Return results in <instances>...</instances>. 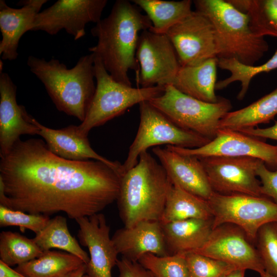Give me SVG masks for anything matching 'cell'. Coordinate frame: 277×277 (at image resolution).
Returning <instances> with one entry per match:
<instances>
[{"label":"cell","mask_w":277,"mask_h":277,"mask_svg":"<svg viewBox=\"0 0 277 277\" xmlns=\"http://www.w3.org/2000/svg\"><path fill=\"white\" fill-rule=\"evenodd\" d=\"M189 277H221L234 266L195 252L185 254Z\"/></svg>","instance_id":"obj_34"},{"label":"cell","mask_w":277,"mask_h":277,"mask_svg":"<svg viewBox=\"0 0 277 277\" xmlns=\"http://www.w3.org/2000/svg\"><path fill=\"white\" fill-rule=\"evenodd\" d=\"M140 8L127 0H117L110 14L101 19L91 29L97 38L95 46L89 48L98 57L106 70L116 81L132 86L128 76L130 70H140L136 57L140 33L152 27L146 14Z\"/></svg>","instance_id":"obj_2"},{"label":"cell","mask_w":277,"mask_h":277,"mask_svg":"<svg viewBox=\"0 0 277 277\" xmlns=\"http://www.w3.org/2000/svg\"><path fill=\"white\" fill-rule=\"evenodd\" d=\"M116 266L119 272L118 277H153L138 262L124 258L118 259Z\"/></svg>","instance_id":"obj_37"},{"label":"cell","mask_w":277,"mask_h":277,"mask_svg":"<svg viewBox=\"0 0 277 277\" xmlns=\"http://www.w3.org/2000/svg\"><path fill=\"white\" fill-rule=\"evenodd\" d=\"M217 66L230 72L229 77L218 81L215 89L221 90L235 82L241 83V90L237 96L242 100L248 90L251 80L256 75L277 69V50L266 62L258 66L244 64L234 58H217Z\"/></svg>","instance_id":"obj_30"},{"label":"cell","mask_w":277,"mask_h":277,"mask_svg":"<svg viewBox=\"0 0 277 277\" xmlns=\"http://www.w3.org/2000/svg\"><path fill=\"white\" fill-rule=\"evenodd\" d=\"M111 238L118 254L132 262H138L147 253L170 255L159 221H143L129 228L124 227Z\"/></svg>","instance_id":"obj_20"},{"label":"cell","mask_w":277,"mask_h":277,"mask_svg":"<svg viewBox=\"0 0 277 277\" xmlns=\"http://www.w3.org/2000/svg\"><path fill=\"white\" fill-rule=\"evenodd\" d=\"M139 109L138 128L129 147L127 158L122 164L123 174L134 167L140 154L150 147L165 144L185 148H197L210 141L180 127L149 101L140 103Z\"/></svg>","instance_id":"obj_8"},{"label":"cell","mask_w":277,"mask_h":277,"mask_svg":"<svg viewBox=\"0 0 277 277\" xmlns=\"http://www.w3.org/2000/svg\"><path fill=\"white\" fill-rule=\"evenodd\" d=\"M152 152L173 185L207 201L214 193L198 157L180 153L166 146L153 147Z\"/></svg>","instance_id":"obj_18"},{"label":"cell","mask_w":277,"mask_h":277,"mask_svg":"<svg viewBox=\"0 0 277 277\" xmlns=\"http://www.w3.org/2000/svg\"><path fill=\"white\" fill-rule=\"evenodd\" d=\"M86 274V264H83L77 269L68 273L63 277H83Z\"/></svg>","instance_id":"obj_40"},{"label":"cell","mask_w":277,"mask_h":277,"mask_svg":"<svg viewBox=\"0 0 277 277\" xmlns=\"http://www.w3.org/2000/svg\"><path fill=\"white\" fill-rule=\"evenodd\" d=\"M254 244L265 272L277 277V223L262 226Z\"/></svg>","instance_id":"obj_33"},{"label":"cell","mask_w":277,"mask_h":277,"mask_svg":"<svg viewBox=\"0 0 277 277\" xmlns=\"http://www.w3.org/2000/svg\"><path fill=\"white\" fill-rule=\"evenodd\" d=\"M94 58L93 53L83 55L69 69L57 59L46 61L30 55L27 64L44 84L57 109L82 122L96 88Z\"/></svg>","instance_id":"obj_4"},{"label":"cell","mask_w":277,"mask_h":277,"mask_svg":"<svg viewBox=\"0 0 277 277\" xmlns=\"http://www.w3.org/2000/svg\"><path fill=\"white\" fill-rule=\"evenodd\" d=\"M166 34L175 48L181 66L196 65L217 56L212 23L205 15L196 10L172 27Z\"/></svg>","instance_id":"obj_13"},{"label":"cell","mask_w":277,"mask_h":277,"mask_svg":"<svg viewBox=\"0 0 277 277\" xmlns=\"http://www.w3.org/2000/svg\"><path fill=\"white\" fill-rule=\"evenodd\" d=\"M239 131L258 138H269L277 141V121L273 125L268 128L253 127L244 129Z\"/></svg>","instance_id":"obj_38"},{"label":"cell","mask_w":277,"mask_h":277,"mask_svg":"<svg viewBox=\"0 0 277 277\" xmlns=\"http://www.w3.org/2000/svg\"><path fill=\"white\" fill-rule=\"evenodd\" d=\"M232 5L249 17L257 35L277 37V0H230Z\"/></svg>","instance_id":"obj_29"},{"label":"cell","mask_w":277,"mask_h":277,"mask_svg":"<svg viewBox=\"0 0 277 277\" xmlns=\"http://www.w3.org/2000/svg\"><path fill=\"white\" fill-rule=\"evenodd\" d=\"M277 114V88L249 105L227 113L220 121L219 129L235 131L268 123Z\"/></svg>","instance_id":"obj_24"},{"label":"cell","mask_w":277,"mask_h":277,"mask_svg":"<svg viewBox=\"0 0 277 277\" xmlns=\"http://www.w3.org/2000/svg\"><path fill=\"white\" fill-rule=\"evenodd\" d=\"M16 86L10 76L0 72V156H5L22 135H39L25 107L16 102Z\"/></svg>","instance_id":"obj_17"},{"label":"cell","mask_w":277,"mask_h":277,"mask_svg":"<svg viewBox=\"0 0 277 277\" xmlns=\"http://www.w3.org/2000/svg\"><path fill=\"white\" fill-rule=\"evenodd\" d=\"M217 58H212L194 65L181 66L172 84L181 92L199 100L216 103L215 93Z\"/></svg>","instance_id":"obj_23"},{"label":"cell","mask_w":277,"mask_h":277,"mask_svg":"<svg viewBox=\"0 0 277 277\" xmlns=\"http://www.w3.org/2000/svg\"><path fill=\"white\" fill-rule=\"evenodd\" d=\"M246 270L240 268H235L221 277H245Z\"/></svg>","instance_id":"obj_41"},{"label":"cell","mask_w":277,"mask_h":277,"mask_svg":"<svg viewBox=\"0 0 277 277\" xmlns=\"http://www.w3.org/2000/svg\"><path fill=\"white\" fill-rule=\"evenodd\" d=\"M191 219H213L208 201L173 185L167 196L161 223Z\"/></svg>","instance_id":"obj_25"},{"label":"cell","mask_w":277,"mask_h":277,"mask_svg":"<svg viewBox=\"0 0 277 277\" xmlns=\"http://www.w3.org/2000/svg\"><path fill=\"white\" fill-rule=\"evenodd\" d=\"M138 262L153 277H189L185 254L158 256L147 253Z\"/></svg>","instance_id":"obj_32"},{"label":"cell","mask_w":277,"mask_h":277,"mask_svg":"<svg viewBox=\"0 0 277 277\" xmlns=\"http://www.w3.org/2000/svg\"><path fill=\"white\" fill-rule=\"evenodd\" d=\"M47 2L25 0L19 2L21 8H14L9 6L4 0L0 1V55L3 60L16 59L21 38L30 31L36 15Z\"/></svg>","instance_id":"obj_21"},{"label":"cell","mask_w":277,"mask_h":277,"mask_svg":"<svg viewBox=\"0 0 277 277\" xmlns=\"http://www.w3.org/2000/svg\"><path fill=\"white\" fill-rule=\"evenodd\" d=\"M94 69L95 93L84 120L78 125L85 135L88 136L91 129L105 124L132 106L161 95L165 90L163 86L133 88L116 81L95 55Z\"/></svg>","instance_id":"obj_6"},{"label":"cell","mask_w":277,"mask_h":277,"mask_svg":"<svg viewBox=\"0 0 277 277\" xmlns=\"http://www.w3.org/2000/svg\"><path fill=\"white\" fill-rule=\"evenodd\" d=\"M131 2L143 10L148 17L152 24L149 30L158 34H166L192 11L193 2L190 0H133Z\"/></svg>","instance_id":"obj_26"},{"label":"cell","mask_w":277,"mask_h":277,"mask_svg":"<svg viewBox=\"0 0 277 277\" xmlns=\"http://www.w3.org/2000/svg\"><path fill=\"white\" fill-rule=\"evenodd\" d=\"M149 102L180 127L210 141L216 136L220 120L232 108L225 98L208 103L185 94L171 85L165 87L161 95Z\"/></svg>","instance_id":"obj_7"},{"label":"cell","mask_w":277,"mask_h":277,"mask_svg":"<svg viewBox=\"0 0 277 277\" xmlns=\"http://www.w3.org/2000/svg\"><path fill=\"white\" fill-rule=\"evenodd\" d=\"M33 239L43 252L56 248L77 256L86 264L89 261L88 253L71 234L67 219L63 216L56 215L50 219Z\"/></svg>","instance_id":"obj_28"},{"label":"cell","mask_w":277,"mask_h":277,"mask_svg":"<svg viewBox=\"0 0 277 277\" xmlns=\"http://www.w3.org/2000/svg\"><path fill=\"white\" fill-rule=\"evenodd\" d=\"M0 277H26L0 260Z\"/></svg>","instance_id":"obj_39"},{"label":"cell","mask_w":277,"mask_h":277,"mask_svg":"<svg viewBox=\"0 0 277 277\" xmlns=\"http://www.w3.org/2000/svg\"><path fill=\"white\" fill-rule=\"evenodd\" d=\"M0 205L76 220L100 213L116 201L120 176L99 161H71L40 138L18 140L0 161Z\"/></svg>","instance_id":"obj_1"},{"label":"cell","mask_w":277,"mask_h":277,"mask_svg":"<svg viewBox=\"0 0 277 277\" xmlns=\"http://www.w3.org/2000/svg\"><path fill=\"white\" fill-rule=\"evenodd\" d=\"M253 243L240 227L226 223L214 228L205 245L193 252L260 274L265 271Z\"/></svg>","instance_id":"obj_14"},{"label":"cell","mask_w":277,"mask_h":277,"mask_svg":"<svg viewBox=\"0 0 277 277\" xmlns=\"http://www.w3.org/2000/svg\"><path fill=\"white\" fill-rule=\"evenodd\" d=\"M83 277H90V276H89L87 274H85Z\"/></svg>","instance_id":"obj_43"},{"label":"cell","mask_w":277,"mask_h":277,"mask_svg":"<svg viewBox=\"0 0 277 277\" xmlns=\"http://www.w3.org/2000/svg\"><path fill=\"white\" fill-rule=\"evenodd\" d=\"M43 252L33 239L10 231L0 233V260L10 266L29 262Z\"/></svg>","instance_id":"obj_31"},{"label":"cell","mask_w":277,"mask_h":277,"mask_svg":"<svg viewBox=\"0 0 277 277\" xmlns=\"http://www.w3.org/2000/svg\"><path fill=\"white\" fill-rule=\"evenodd\" d=\"M136 57L140 67L136 81L143 88L172 85L181 66L168 36L149 30L140 34Z\"/></svg>","instance_id":"obj_10"},{"label":"cell","mask_w":277,"mask_h":277,"mask_svg":"<svg viewBox=\"0 0 277 277\" xmlns=\"http://www.w3.org/2000/svg\"><path fill=\"white\" fill-rule=\"evenodd\" d=\"M33 123L39 129V135L45 141L49 150L63 159L75 161L89 159L101 161L113 168L121 176L122 164L111 161L97 153L91 147L88 136L83 135L78 126L71 125L54 129L41 124L33 118Z\"/></svg>","instance_id":"obj_19"},{"label":"cell","mask_w":277,"mask_h":277,"mask_svg":"<svg viewBox=\"0 0 277 277\" xmlns=\"http://www.w3.org/2000/svg\"><path fill=\"white\" fill-rule=\"evenodd\" d=\"M256 173L260 179L263 196L270 197L277 203V167L275 171H270L262 162L258 166Z\"/></svg>","instance_id":"obj_36"},{"label":"cell","mask_w":277,"mask_h":277,"mask_svg":"<svg viewBox=\"0 0 277 277\" xmlns=\"http://www.w3.org/2000/svg\"><path fill=\"white\" fill-rule=\"evenodd\" d=\"M107 0H58L36 15L30 31L54 35L62 29L78 40L86 34L87 24L102 18Z\"/></svg>","instance_id":"obj_11"},{"label":"cell","mask_w":277,"mask_h":277,"mask_svg":"<svg viewBox=\"0 0 277 277\" xmlns=\"http://www.w3.org/2000/svg\"><path fill=\"white\" fill-rule=\"evenodd\" d=\"M75 221L79 227V242L88 248L90 254L86 274L90 277H112L111 270L116 265L119 254L110 237V228L105 215L100 212Z\"/></svg>","instance_id":"obj_16"},{"label":"cell","mask_w":277,"mask_h":277,"mask_svg":"<svg viewBox=\"0 0 277 277\" xmlns=\"http://www.w3.org/2000/svg\"><path fill=\"white\" fill-rule=\"evenodd\" d=\"M213 219H191L162 224L169 254H186L201 248L213 230Z\"/></svg>","instance_id":"obj_22"},{"label":"cell","mask_w":277,"mask_h":277,"mask_svg":"<svg viewBox=\"0 0 277 277\" xmlns=\"http://www.w3.org/2000/svg\"><path fill=\"white\" fill-rule=\"evenodd\" d=\"M172 185L162 165L147 151L141 153L137 164L120 177L116 201L124 227L160 222Z\"/></svg>","instance_id":"obj_3"},{"label":"cell","mask_w":277,"mask_h":277,"mask_svg":"<svg viewBox=\"0 0 277 277\" xmlns=\"http://www.w3.org/2000/svg\"><path fill=\"white\" fill-rule=\"evenodd\" d=\"M83 264L74 255L50 250L38 258L17 266L15 269L26 277H63Z\"/></svg>","instance_id":"obj_27"},{"label":"cell","mask_w":277,"mask_h":277,"mask_svg":"<svg viewBox=\"0 0 277 277\" xmlns=\"http://www.w3.org/2000/svg\"><path fill=\"white\" fill-rule=\"evenodd\" d=\"M50 218L43 214H31L0 205V226H17L24 232L30 230L36 234L47 224Z\"/></svg>","instance_id":"obj_35"},{"label":"cell","mask_w":277,"mask_h":277,"mask_svg":"<svg viewBox=\"0 0 277 277\" xmlns=\"http://www.w3.org/2000/svg\"><path fill=\"white\" fill-rule=\"evenodd\" d=\"M261 277H275L273 275H270V274L267 273L266 272H264L261 274H260Z\"/></svg>","instance_id":"obj_42"},{"label":"cell","mask_w":277,"mask_h":277,"mask_svg":"<svg viewBox=\"0 0 277 277\" xmlns=\"http://www.w3.org/2000/svg\"><path fill=\"white\" fill-rule=\"evenodd\" d=\"M166 147L180 153L198 158L251 157L260 159L270 166L277 167V145H270L256 137L229 129H219L214 138L199 148Z\"/></svg>","instance_id":"obj_15"},{"label":"cell","mask_w":277,"mask_h":277,"mask_svg":"<svg viewBox=\"0 0 277 277\" xmlns=\"http://www.w3.org/2000/svg\"><path fill=\"white\" fill-rule=\"evenodd\" d=\"M207 201L213 216V229L232 224L242 229L253 243L262 226L277 223V203L266 196L214 192Z\"/></svg>","instance_id":"obj_9"},{"label":"cell","mask_w":277,"mask_h":277,"mask_svg":"<svg viewBox=\"0 0 277 277\" xmlns=\"http://www.w3.org/2000/svg\"><path fill=\"white\" fill-rule=\"evenodd\" d=\"M196 11L205 15L214 28L217 58H234L254 65L268 50L264 37L252 30L247 14L228 1L195 0Z\"/></svg>","instance_id":"obj_5"},{"label":"cell","mask_w":277,"mask_h":277,"mask_svg":"<svg viewBox=\"0 0 277 277\" xmlns=\"http://www.w3.org/2000/svg\"><path fill=\"white\" fill-rule=\"evenodd\" d=\"M199 159L214 192L224 195L243 194L263 196L261 182L256 173L263 161L251 157Z\"/></svg>","instance_id":"obj_12"}]
</instances>
